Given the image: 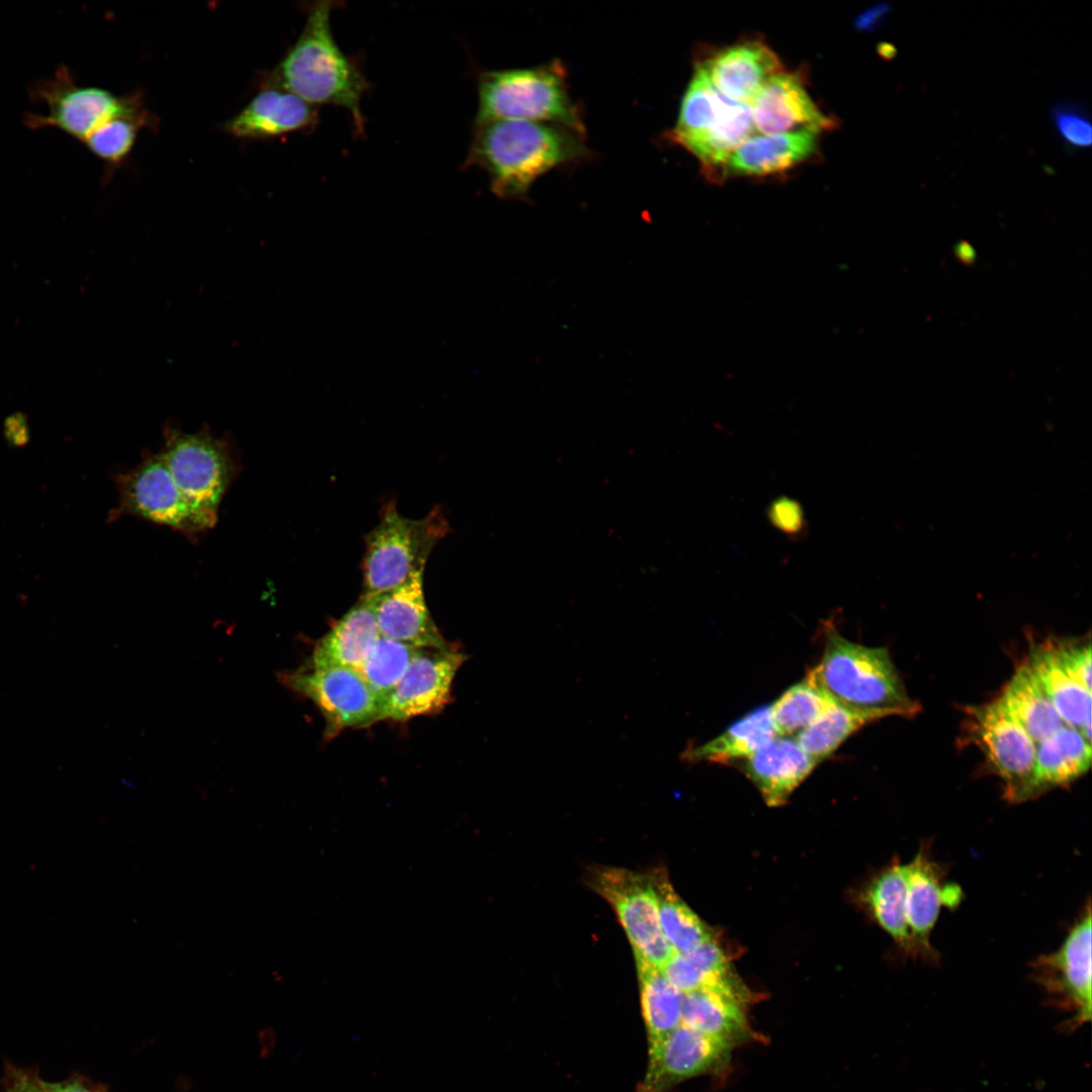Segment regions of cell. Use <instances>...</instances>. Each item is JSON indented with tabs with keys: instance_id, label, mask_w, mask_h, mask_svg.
<instances>
[{
	"instance_id": "cell-34",
	"label": "cell",
	"mask_w": 1092,
	"mask_h": 1092,
	"mask_svg": "<svg viewBox=\"0 0 1092 1092\" xmlns=\"http://www.w3.org/2000/svg\"><path fill=\"white\" fill-rule=\"evenodd\" d=\"M834 703L805 677L786 690L769 709L779 735L790 736L801 732Z\"/></svg>"
},
{
	"instance_id": "cell-14",
	"label": "cell",
	"mask_w": 1092,
	"mask_h": 1092,
	"mask_svg": "<svg viewBox=\"0 0 1092 1092\" xmlns=\"http://www.w3.org/2000/svg\"><path fill=\"white\" fill-rule=\"evenodd\" d=\"M466 659L454 647L421 648L385 701L380 721H406L441 712L452 700L453 679Z\"/></svg>"
},
{
	"instance_id": "cell-42",
	"label": "cell",
	"mask_w": 1092,
	"mask_h": 1092,
	"mask_svg": "<svg viewBox=\"0 0 1092 1092\" xmlns=\"http://www.w3.org/2000/svg\"><path fill=\"white\" fill-rule=\"evenodd\" d=\"M878 53L884 60L890 61L897 55V49L890 42H881L878 46Z\"/></svg>"
},
{
	"instance_id": "cell-26",
	"label": "cell",
	"mask_w": 1092,
	"mask_h": 1092,
	"mask_svg": "<svg viewBox=\"0 0 1092 1092\" xmlns=\"http://www.w3.org/2000/svg\"><path fill=\"white\" fill-rule=\"evenodd\" d=\"M1026 663L1064 723L1091 741V691L1069 675L1052 646L1035 648Z\"/></svg>"
},
{
	"instance_id": "cell-22",
	"label": "cell",
	"mask_w": 1092,
	"mask_h": 1092,
	"mask_svg": "<svg viewBox=\"0 0 1092 1092\" xmlns=\"http://www.w3.org/2000/svg\"><path fill=\"white\" fill-rule=\"evenodd\" d=\"M380 634L372 601L362 596L314 646L311 666L357 669L374 649Z\"/></svg>"
},
{
	"instance_id": "cell-25",
	"label": "cell",
	"mask_w": 1092,
	"mask_h": 1092,
	"mask_svg": "<svg viewBox=\"0 0 1092 1092\" xmlns=\"http://www.w3.org/2000/svg\"><path fill=\"white\" fill-rule=\"evenodd\" d=\"M1091 741L1080 730L1064 725L1036 743L1033 788L1044 790L1068 785L1090 767Z\"/></svg>"
},
{
	"instance_id": "cell-5",
	"label": "cell",
	"mask_w": 1092,
	"mask_h": 1092,
	"mask_svg": "<svg viewBox=\"0 0 1092 1092\" xmlns=\"http://www.w3.org/2000/svg\"><path fill=\"white\" fill-rule=\"evenodd\" d=\"M448 531L441 510L415 520L401 516L394 504L386 505L379 523L366 537L362 596L388 592L424 572L432 550Z\"/></svg>"
},
{
	"instance_id": "cell-1",
	"label": "cell",
	"mask_w": 1092,
	"mask_h": 1092,
	"mask_svg": "<svg viewBox=\"0 0 1092 1092\" xmlns=\"http://www.w3.org/2000/svg\"><path fill=\"white\" fill-rule=\"evenodd\" d=\"M473 129L464 164L482 169L491 192L503 200L528 202L541 176L590 155L584 134L557 124L499 120Z\"/></svg>"
},
{
	"instance_id": "cell-39",
	"label": "cell",
	"mask_w": 1092,
	"mask_h": 1092,
	"mask_svg": "<svg viewBox=\"0 0 1092 1092\" xmlns=\"http://www.w3.org/2000/svg\"><path fill=\"white\" fill-rule=\"evenodd\" d=\"M4 1092H46L41 1080L17 1069H9Z\"/></svg>"
},
{
	"instance_id": "cell-6",
	"label": "cell",
	"mask_w": 1092,
	"mask_h": 1092,
	"mask_svg": "<svg viewBox=\"0 0 1092 1092\" xmlns=\"http://www.w3.org/2000/svg\"><path fill=\"white\" fill-rule=\"evenodd\" d=\"M29 97L43 104L47 112H26L28 128H56L80 143L114 117L148 110L138 93L117 96L103 88L79 85L66 65L59 66L53 76L35 81Z\"/></svg>"
},
{
	"instance_id": "cell-3",
	"label": "cell",
	"mask_w": 1092,
	"mask_h": 1092,
	"mask_svg": "<svg viewBox=\"0 0 1092 1092\" xmlns=\"http://www.w3.org/2000/svg\"><path fill=\"white\" fill-rule=\"evenodd\" d=\"M825 631L822 656L806 675L813 686L848 708L904 717L918 712L886 648L852 642L832 624Z\"/></svg>"
},
{
	"instance_id": "cell-31",
	"label": "cell",
	"mask_w": 1092,
	"mask_h": 1092,
	"mask_svg": "<svg viewBox=\"0 0 1092 1092\" xmlns=\"http://www.w3.org/2000/svg\"><path fill=\"white\" fill-rule=\"evenodd\" d=\"M642 1014L648 1039L660 1037L681 1022L684 994L664 976L662 971L645 962L636 961Z\"/></svg>"
},
{
	"instance_id": "cell-23",
	"label": "cell",
	"mask_w": 1092,
	"mask_h": 1092,
	"mask_svg": "<svg viewBox=\"0 0 1092 1092\" xmlns=\"http://www.w3.org/2000/svg\"><path fill=\"white\" fill-rule=\"evenodd\" d=\"M744 1007L717 992H689L684 994L680 1023L734 1049L753 1035Z\"/></svg>"
},
{
	"instance_id": "cell-15",
	"label": "cell",
	"mask_w": 1092,
	"mask_h": 1092,
	"mask_svg": "<svg viewBox=\"0 0 1092 1092\" xmlns=\"http://www.w3.org/2000/svg\"><path fill=\"white\" fill-rule=\"evenodd\" d=\"M733 1048L684 1024L649 1040V1064L641 1092H660L685 1080L725 1068Z\"/></svg>"
},
{
	"instance_id": "cell-24",
	"label": "cell",
	"mask_w": 1092,
	"mask_h": 1092,
	"mask_svg": "<svg viewBox=\"0 0 1092 1092\" xmlns=\"http://www.w3.org/2000/svg\"><path fill=\"white\" fill-rule=\"evenodd\" d=\"M769 706L759 707L730 725L719 736L682 751L688 763L701 761L726 763L747 759L779 737Z\"/></svg>"
},
{
	"instance_id": "cell-37",
	"label": "cell",
	"mask_w": 1092,
	"mask_h": 1092,
	"mask_svg": "<svg viewBox=\"0 0 1092 1092\" xmlns=\"http://www.w3.org/2000/svg\"><path fill=\"white\" fill-rule=\"evenodd\" d=\"M766 516L772 527L793 540H800L808 532L801 503L788 495L772 499L766 508Z\"/></svg>"
},
{
	"instance_id": "cell-11",
	"label": "cell",
	"mask_w": 1092,
	"mask_h": 1092,
	"mask_svg": "<svg viewBox=\"0 0 1092 1092\" xmlns=\"http://www.w3.org/2000/svg\"><path fill=\"white\" fill-rule=\"evenodd\" d=\"M969 720L975 742L1004 784L1006 798L1020 802L1034 797L1036 743L1000 699L972 708Z\"/></svg>"
},
{
	"instance_id": "cell-27",
	"label": "cell",
	"mask_w": 1092,
	"mask_h": 1092,
	"mask_svg": "<svg viewBox=\"0 0 1092 1092\" xmlns=\"http://www.w3.org/2000/svg\"><path fill=\"white\" fill-rule=\"evenodd\" d=\"M710 82L705 71L695 65L694 74L681 98L674 126L664 139L678 147L717 127L737 106Z\"/></svg>"
},
{
	"instance_id": "cell-38",
	"label": "cell",
	"mask_w": 1092,
	"mask_h": 1092,
	"mask_svg": "<svg viewBox=\"0 0 1092 1092\" xmlns=\"http://www.w3.org/2000/svg\"><path fill=\"white\" fill-rule=\"evenodd\" d=\"M1054 648L1060 663L1069 675L1079 685L1091 691L1090 644L1062 645Z\"/></svg>"
},
{
	"instance_id": "cell-40",
	"label": "cell",
	"mask_w": 1092,
	"mask_h": 1092,
	"mask_svg": "<svg viewBox=\"0 0 1092 1092\" xmlns=\"http://www.w3.org/2000/svg\"><path fill=\"white\" fill-rule=\"evenodd\" d=\"M890 11L888 3H879L858 14L854 20V26L859 31H874L878 29Z\"/></svg>"
},
{
	"instance_id": "cell-33",
	"label": "cell",
	"mask_w": 1092,
	"mask_h": 1092,
	"mask_svg": "<svg viewBox=\"0 0 1092 1092\" xmlns=\"http://www.w3.org/2000/svg\"><path fill=\"white\" fill-rule=\"evenodd\" d=\"M420 649L380 637L370 655L356 669L380 703L381 709Z\"/></svg>"
},
{
	"instance_id": "cell-20",
	"label": "cell",
	"mask_w": 1092,
	"mask_h": 1092,
	"mask_svg": "<svg viewBox=\"0 0 1092 1092\" xmlns=\"http://www.w3.org/2000/svg\"><path fill=\"white\" fill-rule=\"evenodd\" d=\"M818 134L800 130L748 138L728 158L723 180L729 177H766L785 173L807 162L818 150Z\"/></svg>"
},
{
	"instance_id": "cell-19",
	"label": "cell",
	"mask_w": 1092,
	"mask_h": 1092,
	"mask_svg": "<svg viewBox=\"0 0 1092 1092\" xmlns=\"http://www.w3.org/2000/svg\"><path fill=\"white\" fill-rule=\"evenodd\" d=\"M317 108L293 93L274 86H261L251 101L222 129L238 139L262 140L313 128Z\"/></svg>"
},
{
	"instance_id": "cell-8",
	"label": "cell",
	"mask_w": 1092,
	"mask_h": 1092,
	"mask_svg": "<svg viewBox=\"0 0 1092 1092\" xmlns=\"http://www.w3.org/2000/svg\"><path fill=\"white\" fill-rule=\"evenodd\" d=\"M119 499L113 517L132 515L187 535L212 528L217 513L191 503L179 489L161 454L147 453L116 478Z\"/></svg>"
},
{
	"instance_id": "cell-21",
	"label": "cell",
	"mask_w": 1092,
	"mask_h": 1092,
	"mask_svg": "<svg viewBox=\"0 0 1092 1092\" xmlns=\"http://www.w3.org/2000/svg\"><path fill=\"white\" fill-rule=\"evenodd\" d=\"M817 764L796 739L779 736L745 759L743 771L767 805L780 806Z\"/></svg>"
},
{
	"instance_id": "cell-9",
	"label": "cell",
	"mask_w": 1092,
	"mask_h": 1092,
	"mask_svg": "<svg viewBox=\"0 0 1092 1092\" xmlns=\"http://www.w3.org/2000/svg\"><path fill=\"white\" fill-rule=\"evenodd\" d=\"M163 436L161 454L179 489L194 505L217 513L238 470L229 442L208 429L184 433L170 424Z\"/></svg>"
},
{
	"instance_id": "cell-28",
	"label": "cell",
	"mask_w": 1092,
	"mask_h": 1092,
	"mask_svg": "<svg viewBox=\"0 0 1092 1092\" xmlns=\"http://www.w3.org/2000/svg\"><path fill=\"white\" fill-rule=\"evenodd\" d=\"M1002 704L1035 743L1066 725L1027 663L1005 687Z\"/></svg>"
},
{
	"instance_id": "cell-7",
	"label": "cell",
	"mask_w": 1092,
	"mask_h": 1092,
	"mask_svg": "<svg viewBox=\"0 0 1092 1092\" xmlns=\"http://www.w3.org/2000/svg\"><path fill=\"white\" fill-rule=\"evenodd\" d=\"M586 883L613 908L631 943L635 961L662 970L675 951L660 925L650 875L598 866L589 868Z\"/></svg>"
},
{
	"instance_id": "cell-29",
	"label": "cell",
	"mask_w": 1092,
	"mask_h": 1092,
	"mask_svg": "<svg viewBox=\"0 0 1092 1092\" xmlns=\"http://www.w3.org/2000/svg\"><path fill=\"white\" fill-rule=\"evenodd\" d=\"M892 716L884 711L848 708L834 703L813 723L798 733L796 740L817 763L831 755L841 743L864 725Z\"/></svg>"
},
{
	"instance_id": "cell-32",
	"label": "cell",
	"mask_w": 1092,
	"mask_h": 1092,
	"mask_svg": "<svg viewBox=\"0 0 1092 1092\" xmlns=\"http://www.w3.org/2000/svg\"><path fill=\"white\" fill-rule=\"evenodd\" d=\"M903 883V863L895 859L868 885L863 900L875 921L889 934L907 960V935L900 910Z\"/></svg>"
},
{
	"instance_id": "cell-36",
	"label": "cell",
	"mask_w": 1092,
	"mask_h": 1092,
	"mask_svg": "<svg viewBox=\"0 0 1092 1092\" xmlns=\"http://www.w3.org/2000/svg\"><path fill=\"white\" fill-rule=\"evenodd\" d=\"M1054 125L1067 146L1076 149L1089 148L1092 143V126L1081 105L1073 101H1061L1052 109Z\"/></svg>"
},
{
	"instance_id": "cell-2",
	"label": "cell",
	"mask_w": 1092,
	"mask_h": 1092,
	"mask_svg": "<svg viewBox=\"0 0 1092 1092\" xmlns=\"http://www.w3.org/2000/svg\"><path fill=\"white\" fill-rule=\"evenodd\" d=\"M337 1H317L306 7L304 26L261 86L287 90L307 103L334 105L347 110L356 134L365 130L361 100L370 84L354 59L337 43L331 15Z\"/></svg>"
},
{
	"instance_id": "cell-10",
	"label": "cell",
	"mask_w": 1092,
	"mask_h": 1092,
	"mask_svg": "<svg viewBox=\"0 0 1092 1092\" xmlns=\"http://www.w3.org/2000/svg\"><path fill=\"white\" fill-rule=\"evenodd\" d=\"M946 877L945 867L931 854L929 841H923L913 858L904 863L901 911L908 939L907 960L939 961L931 942L935 924L942 909L954 908L963 899L961 887Z\"/></svg>"
},
{
	"instance_id": "cell-12",
	"label": "cell",
	"mask_w": 1092,
	"mask_h": 1092,
	"mask_svg": "<svg viewBox=\"0 0 1092 1092\" xmlns=\"http://www.w3.org/2000/svg\"><path fill=\"white\" fill-rule=\"evenodd\" d=\"M281 679L316 705L326 720L327 738L380 721L381 705L355 669L306 665L283 673Z\"/></svg>"
},
{
	"instance_id": "cell-4",
	"label": "cell",
	"mask_w": 1092,
	"mask_h": 1092,
	"mask_svg": "<svg viewBox=\"0 0 1092 1092\" xmlns=\"http://www.w3.org/2000/svg\"><path fill=\"white\" fill-rule=\"evenodd\" d=\"M477 94L474 125L524 120L585 133L581 109L569 93L567 71L557 59L533 67L483 71Z\"/></svg>"
},
{
	"instance_id": "cell-35",
	"label": "cell",
	"mask_w": 1092,
	"mask_h": 1092,
	"mask_svg": "<svg viewBox=\"0 0 1092 1092\" xmlns=\"http://www.w3.org/2000/svg\"><path fill=\"white\" fill-rule=\"evenodd\" d=\"M154 116L144 111L114 117L93 130L82 143L107 167L119 165L130 153L139 131L153 127Z\"/></svg>"
},
{
	"instance_id": "cell-16",
	"label": "cell",
	"mask_w": 1092,
	"mask_h": 1092,
	"mask_svg": "<svg viewBox=\"0 0 1092 1092\" xmlns=\"http://www.w3.org/2000/svg\"><path fill=\"white\" fill-rule=\"evenodd\" d=\"M749 105L754 127L761 134L800 130L819 133L831 129L835 122L813 101L800 72L774 75Z\"/></svg>"
},
{
	"instance_id": "cell-13",
	"label": "cell",
	"mask_w": 1092,
	"mask_h": 1092,
	"mask_svg": "<svg viewBox=\"0 0 1092 1092\" xmlns=\"http://www.w3.org/2000/svg\"><path fill=\"white\" fill-rule=\"evenodd\" d=\"M1034 981L1052 1001L1074 1013L1081 1024L1091 1018V909H1085L1061 945L1030 964Z\"/></svg>"
},
{
	"instance_id": "cell-17",
	"label": "cell",
	"mask_w": 1092,
	"mask_h": 1092,
	"mask_svg": "<svg viewBox=\"0 0 1092 1092\" xmlns=\"http://www.w3.org/2000/svg\"><path fill=\"white\" fill-rule=\"evenodd\" d=\"M696 64L724 97L743 104H750L768 79L784 71L776 52L758 38L738 40Z\"/></svg>"
},
{
	"instance_id": "cell-30",
	"label": "cell",
	"mask_w": 1092,
	"mask_h": 1092,
	"mask_svg": "<svg viewBox=\"0 0 1092 1092\" xmlns=\"http://www.w3.org/2000/svg\"><path fill=\"white\" fill-rule=\"evenodd\" d=\"M649 875L656 895L660 925L673 950L689 952L712 938L704 922L677 896L666 873L656 869Z\"/></svg>"
},
{
	"instance_id": "cell-18",
	"label": "cell",
	"mask_w": 1092,
	"mask_h": 1092,
	"mask_svg": "<svg viewBox=\"0 0 1092 1092\" xmlns=\"http://www.w3.org/2000/svg\"><path fill=\"white\" fill-rule=\"evenodd\" d=\"M423 574L416 573L395 588L368 597L380 637L417 648H449L426 605Z\"/></svg>"
},
{
	"instance_id": "cell-41",
	"label": "cell",
	"mask_w": 1092,
	"mask_h": 1092,
	"mask_svg": "<svg viewBox=\"0 0 1092 1092\" xmlns=\"http://www.w3.org/2000/svg\"><path fill=\"white\" fill-rule=\"evenodd\" d=\"M46 1092H93L78 1082L48 1083L41 1081Z\"/></svg>"
}]
</instances>
